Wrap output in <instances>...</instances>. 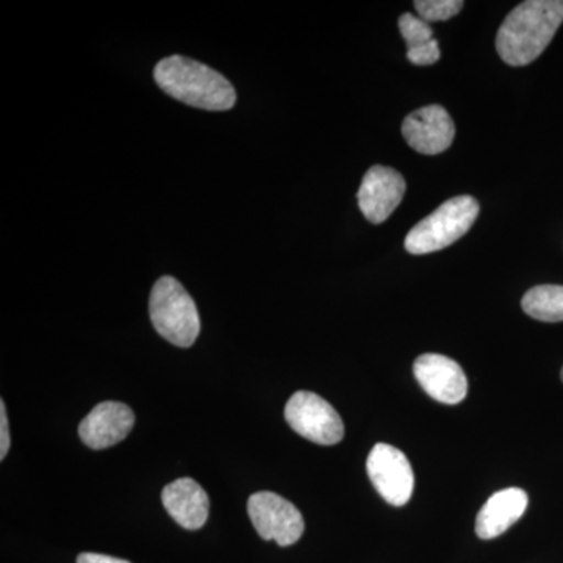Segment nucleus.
I'll use <instances>...</instances> for the list:
<instances>
[{
    "mask_svg": "<svg viewBox=\"0 0 563 563\" xmlns=\"http://www.w3.org/2000/svg\"><path fill=\"white\" fill-rule=\"evenodd\" d=\"M154 77L166 95L195 109L225 111L236 102L235 88L222 74L181 55L163 58Z\"/></svg>",
    "mask_w": 563,
    "mask_h": 563,
    "instance_id": "2",
    "label": "nucleus"
},
{
    "mask_svg": "<svg viewBox=\"0 0 563 563\" xmlns=\"http://www.w3.org/2000/svg\"><path fill=\"white\" fill-rule=\"evenodd\" d=\"M10 450L9 418H7L5 402H0V461L5 459Z\"/></svg>",
    "mask_w": 563,
    "mask_h": 563,
    "instance_id": "18",
    "label": "nucleus"
},
{
    "mask_svg": "<svg viewBox=\"0 0 563 563\" xmlns=\"http://www.w3.org/2000/svg\"><path fill=\"white\" fill-rule=\"evenodd\" d=\"M77 563H131L124 559L111 558V555L96 554V553H81L77 558Z\"/></svg>",
    "mask_w": 563,
    "mask_h": 563,
    "instance_id": "19",
    "label": "nucleus"
},
{
    "mask_svg": "<svg viewBox=\"0 0 563 563\" xmlns=\"http://www.w3.org/2000/svg\"><path fill=\"white\" fill-rule=\"evenodd\" d=\"M402 135L412 150L424 155H439L453 144L455 128L442 106H428L413 111L402 122Z\"/></svg>",
    "mask_w": 563,
    "mask_h": 563,
    "instance_id": "10",
    "label": "nucleus"
},
{
    "mask_svg": "<svg viewBox=\"0 0 563 563\" xmlns=\"http://www.w3.org/2000/svg\"><path fill=\"white\" fill-rule=\"evenodd\" d=\"M162 503L174 521L188 531H198L209 518V496L190 477H181L166 485L162 492Z\"/></svg>",
    "mask_w": 563,
    "mask_h": 563,
    "instance_id": "12",
    "label": "nucleus"
},
{
    "mask_svg": "<svg viewBox=\"0 0 563 563\" xmlns=\"http://www.w3.org/2000/svg\"><path fill=\"white\" fill-rule=\"evenodd\" d=\"M563 22V0H528L515 7L496 36V51L510 66H526L542 55Z\"/></svg>",
    "mask_w": 563,
    "mask_h": 563,
    "instance_id": "1",
    "label": "nucleus"
},
{
    "mask_svg": "<svg viewBox=\"0 0 563 563\" xmlns=\"http://www.w3.org/2000/svg\"><path fill=\"white\" fill-rule=\"evenodd\" d=\"M521 307L533 320L563 321V285H539L526 292Z\"/></svg>",
    "mask_w": 563,
    "mask_h": 563,
    "instance_id": "14",
    "label": "nucleus"
},
{
    "mask_svg": "<svg viewBox=\"0 0 563 563\" xmlns=\"http://www.w3.org/2000/svg\"><path fill=\"white\" fill-rule=\"evenodd\" d=\"M413 373L422 390L435 401L462 402L468 391V380L457 362L446 355L422 354L413 363Z\"/></svg>",
    "mask_w": 563,
    "mask_h": 563,
    "instance_id": "9",
    "label": "nucleus"
},
{
    "mask_svg": "<svg viewBox=\"0 0 563 563\" xmlns=\"http://www.w3.org/2000/svg\"><path fill=\"white\" fill-rule=\"evenodd\" d=\"M366 470L385 501L396 507L410 501L415 484L412 465L398 448L377 443L368 455Z\"/></svg>",
    "mask_w": 563,
    "mask_h": 563,
    "instance_id": "7",
    "label": "nucleus"
},
{
    "mask_svg": "<svg viewBox=\"0 0 563 563\" xmlns=\"http://www.w3.org/2000/svg\"><path fill=\"white\" fill-rule=\"evenodd\" d=\"M477 214L479 203L472 196L450 199L407 233L404 246L413 255L442 251L472 229Z\"/></svg>",
    "mask_w": 563,
    "mask_h": 563,
    "instance_id": "4",
    "label": "nucleus"
},
{
    "mask_svg": "<svg viewBox=\"0 0 563 563\" xmlns=\"http://www.w3.org/2000/svg\"><path fill=\"white\" fill-rule=\"evenodd\" d=\"M406 195V180L396 169L373 166L363 177L357 199L363 217L373 224L390 218Z\"/></svg>",
    "mask_w": 563,
    "mask_h": 563,
    "instance_id": "8",
    "label": "nucleus"
},
{
    "mask_svg": "<svg viewBox=\"0 0 563 563\" xmlns=\"http://www.w3.org/2000/svg\"><path fill=\"white\" fill-rule=\"evenodd\" d=\"M399 31H401L402 38L406 40L407 49H415V47L435 40L431 24L410 13L399 18Z\"/></svg>",
    "mask_w": 563,
    "mask_h": 563,
    "instance_id": "16",
    "label": "nucleus"
},
{
    "mask_svg": "<svg viewBox=\"0 0 563 563\" xmlns=\"http://www.w3.org/2000/svg\"><path fill=\"white\" fill-rule=\"evenodd\" d=\"M135 424L131 407L117 401L99 404L81 420V442L91 450H107L122 442Z\"/></svg>",
    "mask_w": 563,
    "mask_h": 563,
    "instance_id": "11",
    "label": "nucleus"
},
{
    "mask_svg": "<svg viewBox=\"0 0 563 563\" xmlns=\"http://www.w3.org/2000/svg\"><path fill=\"white\" fill-rule=\"evenodd\" d=\"M413 5L418 16L431 24V22L451 20L455 14L461 13L463 2L462 0H417Z\"/></svg>",
    "mask_w": 563,
    "mask_h": 563,
    "instance_id": "15",
    "label": "nucleus"
},
{
    "mask_svg": "<svg viewBox=\"0 0 563 563\" xmlns=\"http://www.w3.org/2000/svg\"><path fill=\"white\" fill-rule=\"evenodd\" d=\"M561 376H562V380H563V368H562V373H561Z\"/></svg>",
    "mask_w": 563,
    "mask_h": 563,
    "instance_id": "20",
    "label": "nucleus"
},
{
    "mask_svg": "<svg viewBox=\"0 0 563 563\" xmlns=\"http://www.w3.org/2000/svg\"><path fill=\"white\" fill-rule=\"evenodd\" d=\"M247 514L258 536L279 547L298 542L306 528L298 507L272 492L254 493L247 501Z\"/></svg>",
    "mask_w": 563,
    "mask_h": 563,
    "instance_id": "6",
    "label": "nucleus"
},
{
    "mask_svg": "<svg viewBox=\"0 0 563 563\" xmlns=\"http://www.w3.org/2000/svg\"><path fill=\"white\" fill-rule=\"evenodd\" d=\"M528 493L521 488H506L490 496L476 518L479 539L492 540L512 528L528 509Z\"/></svg>",
    "mask_w": 563,
    "mask_h": 563,
    "instance_id": "13",
    "label": "nucleus"
},
{
    "mask_svg": "<svg viewBox=\"0 0 563 563\" xmlns=\"http://www.w3.org/2000/svg\"><path fill=\"white\" fill-rule=\"evenodd\" d=\"M285 420L292 431L322 446L340 443L344 437L342 417L314 393H295L285 406Z\"/></svg>",
    "mask_w": 563,
    "mask_h": 563,
    "instance_id": "5",
    "label": "nucleus"
},
{
    "mask_svg": "<svg viewBox=\"0 0 563 563\" xmlns=\"http://www.w3.org/2000/svg\"><path fill=\"white\" fill-rule=\"evenodd\" d=\"M152 325L174 346L190 347L201 332L198 307L184 285L172 276L155 282L150 298Z\"/></svg>",
    "mask_w": 563,
    "mask_h": 563,
    "instance_id": "3",
    "label": "nucleus"
},
{
    "mask_svg": "<svg viewBox=\"0 0 563 563\" xmlns=\"http://www.w3.org/2000/svg\"><path fill=\"white\" fill-rule=\"evenodd\" d=\"M407 58L417 66H431L440 60V47L437 40L422 44L415 49L407 51Z\"/></svg>",
    "mask_w": 563,
    "mask_h": 563,
    "instance_id": "17",
    "label": "nucleus"
}]
</instances>
